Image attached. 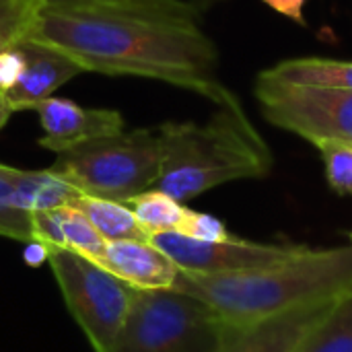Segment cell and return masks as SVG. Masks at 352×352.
I'll return each instance as SVG.
<instances>
[{
  "mask_svg": "<svg viewBox=\"0 0 352 352\" xmlns=\"http://www.w3.org/2000/svg\"><path fill=\"white\" fill-rule=\"evenodd\" d=\"M16 47L25 56V68L16 85L4 93L16 111L33 109L39 101L52 97V93L64 82L85 72L74 58L45 41L25 37L16 43Z\"/></svg>",
  "mask_w": 352,
  "mask_h": 352,
  "instance_id": "cell-11",
  "label": "cell"
},
{
  "mask_svg": "<svg viewBox=\"0 0 352 352\" xmlns=\"http://www.w3.org/2000/svg\"><path fill=\"white\" fill-rule=\"evenodd\" d=\"M72 204L85 212V217L93 223V227L101 233L105 241H126V239L148 241L151 239L146 231L140 227L132 208L124 202L80 194Z\"/></svg>",
  "mask_w": 352,
  "mask_h": 352,
  "instance_id": "cell-15",
  "label": "cell"
},
{
  "mask_svg": "<svg viewBox=\"0 0 352 352\" xmlns=\"http://www.w3.org/2000/svg\"><path fill=\"white\" fill-rule=\"evenodd\" d=\"M328 186L342 196H352V144L328 142L318 146Z\"/></svg>",
  "mask_w": 352,
  "mask_h": 352,
  "instance_id": "cell-22",
  "label": "cell"
},
{
  "mask_svg": "<svg viewBox=\"0 0 352 352\" xmlns=\"http://www.w3.org/2000/svg\"><path fill=\"white\" fill-rule=\"evenodd\" d=\"M29 37L66 52L85 72L161 80L214 105L235 99L217 76L214 41L192 19L43 8Z\"/></svg>",
  "mask_w": 352,
  "mask_h": 352,
  "instance_id": "cell-1",
  "label": "cell"
},
{
  "mask_svg": "<svg viewBox=\"0 0 352 352\" xmlns=\"http://www.w3.org/2000/svg\"><path fill=\"white\" fill-rule=\"evenodd\" d=\"M262 74L295 85L352 91V60H336L322 56L289 58L262 70Z\"/></svg>",
  "mask_w": 352,
  "mask_h": 352,
  "instance_id": "cell-14",
  "label": "cell"
},
{
  "mask_svg": "<svg viewBox=\"0 0 352 352\" xmlns=\"http://www.w3.org/2000/svg\"><path fill=\"white\" fill-rule=\"evenodd\" d=\"M161 161L159 132L138 128L93 138L56 153L50 169L80 194L128 202L132 196L155 188Z\"/></svg>",
  "mask_w": 352,
  "mask_h": 352,
  "instance_id": "cell-4",
  "label": "cell"
},
{
  "mask_svg": "<svg viewBox=\"0 0 352 352\" xmlns=\"http://www.w3.org/2000/svg\"><path fill=\"white\" fill-rule=\"evenodd\" d=\"M266 6H270L272 10H276L278 14L299 23V25H305V19H303V10H305V4L307 0H262Z\"/></svg>",
  "mask_w": 352,
  "mask_h": 352,
  "instance_id": "cell-25",
  "label": "cell"
},
{
  "mask_svg": "<svg viewBox=\"0 0 352 352\" xmlns=\"http://www.w3.org/2000/svg\"><path fill=\"white\" fill-rule=\"evenodd\" d=\"M217 2H221V0H192V4H194L198 10H206V8L214 6Z\"/></svg>",
  "mask_w": 352,
  "mask_h": 352,
  "instance_id": "cell-27",
  "label": "cell"
},
{
  "mask_svg": "<svg viewBox=\"0 0 352 352\" xmlns=\"http://www.w3.org/2000/svg\"><path fill=\"white\" fill-rule=\"evenodd\" d=\"M41 4L43 8L56 10H111L192 21H196L200 12L192 2L186 0H41Z\"/></svg>",
  "mask_w": 352,
  "mask_h": 352,
  "instance_id": "cell-16",
  "label": "cell"
},
{
  "mask_svg": "<svg viewBox=\"0 0 352 352\" xmlns=\"http://www.w3.org/2000/svg\"><path fill=\"white\" fill-rule=\"evenodd\" d=\"M25 68V56L19 47H10L0 54V93L12 89Z\"/></svg>",
  "mask_w": 352,
  "mask_h": 352,
  "instance_id": "cell-24",
  "label": "cell"
},
{
  "mask_svg": "<svg viewBox=\"0 0 352 352\" xmlns=\"http://www.w3.org/2000/svg\"><path fill=\"white\" fill-rule=\"evenodd\" d=\"M225 330L227 324L190 295L138 289L116 352H219Z\"/></svg>",
  "mask_w": 352,
  "mask_h": 352,
  "instance_id": "cell-5",
  "label": "cell"
},
{
  "mask_svg": "<svg viewBox=\"0 0 352 352\" xmlns=\"http://www.w3.org/2000/svg\"><path fill=\"white\" fill-rule=\"evenodd\" d=\"M151 241L163 250L179 270L192 274H235L260 270L299 256L307 245L262 243L239 237L225 241H200L182 233H159Z\"/></svg>",
  "mask_w": 352,
  "mask_h": 352,
  "instance_id": "cell-8",
  "label": "cell"
},
{
  "mask_svg": "<svg viewBox=\"0 0 352 352\" xmlns=\"http://www.w3.org/2000/svg\"><path fill=\"white\" fill-rule=\"evenodd\" d=\"M299 352H352V287L334 301Z\"/></svg>",
  "mask_w": 352,
  "mask_h": 352,
  "instance_id": "cell-18",
  "label": "cell"
},
{
  "mask_svg": "<svg viewBox=\"0 0 352 352\" xmlns=\"http://www.w3.org/2000/svg\"><path fill=\"white\" fill-rule=\"evenodd\" d=\"M6 177L10 182L16 204L29 214L37 210H56L60 206L72 204L80 196L72 184H68L52 169L25 171L6 165Z\"/></svg>",
  "mask_w": 352,
  "mask_h": 352,
  "instance_id": "cell-13",
  "label": "cell"
},
{
  "mask_svg": "<svg viewBox=\"0 0 352 352\" xmlns=\"http://www.w3.org/2000/svg\"><path fill=\"white\" fill-rule=\"evenodd\" d=\"M163 161L157 190L179 202L219 186L266 177L272 153L239 99L219 103L208 122H165L159 130Z\"/></svg>",
  "mask_w": 352,
  "mask_h": 352,
  "instance_id": "cell-3",
  "label": "cell"
},
{
  "mask_svg": "<svg viewBox=\"0 0 352 352\" xmlns=\"http://www.w3.org/2000/svg\"><path fill=\"white\" fill-rule=\"evenodd\" d=\"M336 299L297 307L248 326H227L219 352H299Z\"/></svg>",
  "mask_w": 352,
  "mask_h": 352,
  "instance_id": "cell-9",
  "label": "cell"
},
{
  "mask_svg": "<svg viewBox=\"0 0 352 352\" xmlns=\"http://www.w3.org/2000/svg\"><path fill=\"white\" fill-rule=\"evenodd\" d=\"M16 111V107L12 105V101L4 95V93H0V130L6 126V122L10 120V116Z\"/></svg>",
  "mask_w": 352,
  "mask_h": 352,
  "instance_id": "cell-26",
  "label": "cell"
},
{
  "mask_svg": "<svg viewBox=\"0 0 352 352\" xmlns=\"http://www.w3.org/2000/svg\"><path fill=\"white\" fill-rule=\"evenodd\" d=\"M349 241H351V243H352V229H351V231H349Z\"/></svg>",
  "mask_w": 352,
  "mask_h": 352,
  "instance_id": "cell-28",
  "label": "cell"
},
{
  "mask_svg": "<svg viewBox=\"0 0 352 352\" xmlns=\"http://www.w3.org/2000/svg\"><path fill=\"white\" fill-rule=\"evenodd\" d=\"M177 233L192 237V239H200V241H225L233 237L221 219L206 214V212H196V210H188L186 221Z\"/></svg>",
  "mask_w": 352,
  "mask_h": 352,
  "instance_id": "cell-23",
  "label": "cell"
},
{
  "mask_svg": "<svg viewBox=\"0 0 352 352\" xmlns=\"http://www.w3.org/2000/svg\"><path fill=\"white\" fill-rule=\"evenodd\" d=\"M132 208L134 217L138 219L140 227L146 231L148 237L159 235V233H177L186 221L188 206L184 202L175 200L173 196L151 188L144 190L136 196H132L128 202H124Z\"/></svg>",
  "mask_w": 352,
  "mask_h": 352,
  "instance_id": "cell-17",
  "label": "cell"
},
{
  "mask_svg": "<svg viewBox=\"0 0 352 352\" xmlns=\"http://www.w3.org/2000/svg\"><path fill=\"white\" fill-rule=\"evenodd\" d=\"M45 260L93 351L116 352L138 289L72 250H47Z\"/></svg>",
  "mask_w": 352,
  "mask_h": 352,
  "instance_id": "cell-6",
  "label": "cell"
},
{
  "mask_svg": "<svg viewBox=\"0 0 352 352\" xmlns=\"http://www.w3.org/2000/svg\"><path fill=\"white\" fill-rule=\"evenodd\" d=\"M254 95L266 122L316 148L328 142L352 144V91L285 82L260 72Z\"/></svg>",
  "mask_w": 352,
  "mask_h": 352,
  "instance_id": "cell-7",
  "label": "cell"
},
{
  "mask_svg": "<svg viewBox=\"0 0 352 352\" xmlns=\"http://www.w3.org/2000/svg\"><path fill=\"white\" fill-rule=\"evenodd\" d=\"M352 287V243L303 250L274 266L235 274L179 270L173 291L206 303L227 326H248L297 307L340 297Z\"/></svg>",
  "mask_w": 352,
  "mask_h": 352,
  "instance_id": "cell-2",
  "label": "cell"
},
{
  "mask_svg": "<svg viewBox=\"0 0 352 352\" xmlns=\"http://www.w3.org/2000/svg\"><path fill=\"white\" fill-rule=\"evenodd\" d=\"M41 10V0H0V54L31 35Z\"/></svg>",
  "mask_w": 352,
  "mask_h": 352,
  "instance_id": "cell-20",
  "label": "cell"
},
{
  "mask_svg": "<svg viewBox=\"0 0 352 352\" xmlns=\"http://www.w3.org/2000/svg\"><path fill=\"white\" fill-rule=\"evenodd\" d=\"M33 109L43 128V136L37 142L52 153H62L87 140L126 130L124 118L118 109L80 107L70 99L54 95L39 101Z\"/></svg>",
  "mask_w": 352,
  "mask_h": 352,
  "instance_id": "cell-10",
  "label": "cell"
},
{
  "mask_svg": "<svg viewBox=\"0 0 352 352\" xmlns=\"http://www.w3.org/2000/svg\"><path fill=\"white\" fill-rule=\"evenodd\" d=\"M99 266L140 291L173 289L179 274L177 264L151 239L107 241L105 256Z\"/></svg>",
  "mask_w": 352,
  "mask_h": 352,
  "instance_id": "cell-12",
  "label": "cell"
},
{
  "mask_svg": "<svg viewBox=\"0 0 352 352\" xmlns=\"http://www.w3.org/2000/svg\"><path fill=\"white\" fill-rule=\"evenodd\" d=\"M0 237L33 243L31 214L25 212L14 200L10 182L6 177V163H0Z\"/></svg>",
  "mask_w": 352,
  "mask_h": 352,
  "instance_id": "cell-21",
  "label": "cell"
},
{
  "mask_svg": "<svg viewBox=\"0 0 352 352\" xmlns=\"http://www.w3.org/2000/svg\"><path fill=\"white\" fill-rule=\"evenodd\" d=\"M56 217L60 223L64 248L101 264L107 241L93 227V223L85 217V212L76 208L74 204H66V206L56 208Z\"/></svg>",
  "mask_w": 352,
  "mask_h": 352,
  "instance_id": "cell-19",
  "label": "cell"
}]
</instances>
